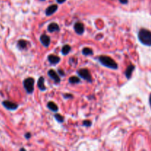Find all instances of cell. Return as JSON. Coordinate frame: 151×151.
<instances>
[{
    "label": "cell",
    "mask_w": 151,
    "mask_h": 151,
    "mask_svg": "<svg viewBox=\"0 0 151 151\" xmlns=\"http://www.w3.org/2000/svg\"><path fill=\"white\" fill-rule=\"evenodd\" d=\"M138 38L142 44L149 47L151 46V31L142 28L139 31Z\"/></svg>",
    "instance_id": "6da1fadb"
},
{
    "label": "cell",
    "mask_w": 151,
    "mask_h": 151,
    "mask_svg": "<svg viewBox=\"0 0 151 151\" xmlns=\"http://www.w3.org/2000/svg\"><path fill=\"white\" fill-rule=\"evenodd\" d=\"M98 60L100 63H101L103 66H106V67L109 68V69H118V65L114 60L111 58V57L107 55H100L98 58Z\"/></svg>",
    "instance_id": "7a4b0ae2"
},
{
    "label": "cell",
    "mask_w": 151,
    "mask_h": 151,
    "mask_svg": "<svg viewBox=\"0 0 151 151\" xmlns=\"http://www.w3.org/2000/svg\"><path fill=\"white\" fill-rule=\"evenodd\" d=\"M34 83H35V80L32 78H28L24 79L23 82L24 88L26 90L27 94H32L34 91Z\"/></svg>",
    "instance_id": "3957f363"
},
{
    "label": "cell",
    "mask_w": 151,
    "mask_h": 151,
    "mask_svg": "<svg viewBox=\"0 0 151 151\" xmlns=\"http://www.w3.org/2000/svg\"><path fill=\"white\" fill-rule=\"evenodd\" d=\"M78 75L81 77V78L84 79L85 81H88V82L91 83L92 81V78H91V74H90L89 71L86 68H83V69H80L77 72Z\"/></svg>",
    "instance_id": "277c9868"
},
{
    "label": "cell",
    "mask_w": 151,
    "mask_h": 151,
    "mask_svg": "<svg viewBox=\"0 0 151 151\" xmlns=\"http://www.w3.org/2000/svg\"><path fill=\"white\" fill-rule=\"evenodd\" d=\"M2 105L6 109L10 111H15L19 107V105L17 103H13L11 101H9V100H4V101H3Z\"/></svg>",
    "instance_id": "5b68a950"
},
{
    "label": "cell",
    "mask_w": 151,
    "mask_h": 151,
    "mask_svg": "<svg viewBox=\"0 0 151 151\" xmlns=\"http://www.w3.org/2000/svg\"><path fill=\"white\" fill-rule=\"evenodd\" d=\"M48 75L51 79H52L53 81H55V83H59L60 82V79L59 78V75L57 72H55L53 69H50V71L48 72Z\"/></svg>",
    "instance_id": "8992f818"
},
{
    "label": "cell",
    "mask_w": 151,
    "mask_h": 151,
    "mask_svg": "<svg viewBox=\"0 0 151 151\" xmlns=\"http://www.w3.org/2000/svg\"><path fill=\"white\" fill-rule=\"evenodd\" d=\"M40 41L42 43L43 45L46 47H48L50 46V42H51V39H50V37L48 36L46 34H43L40 37Z\"/></svg>",
    "instance_id": "52a82bcc"
},
{
    "label": "cell",
    "mask_w": 151,
    "mask_h": 151,
    "mask_svg": "<svg viewBox=\"0 0 151 151\" xmlns=\"http://www.w3.org/2000/svg\"><path fill=\"white\" fill-rule=\"evenodd\" d=\"M74 29H75V31L76 32L77 34L82 35L84 32V25L81 22H78L74 26Z\"/></svg>",
    "instance_id": "ba28073f"
},
{
    "label": "cell",
    "mask_w": 151,
    "mask_h": 151,
    "mask_svg": "<svg viewBox=\"0 0 151 151\" xmlns=\"http://www.w3.org/2000/svg\"><path fill=\"white\" fill-rule=\"evenodd\" d=\"M58 10V5L57 4H52V5H50V7H48L46 10V15L47 16H50L51 15H52L53 13H55Z\"/></svg>",
    "instance_id": "9c48e42d"
},
{
    "label": "cell",
    "mask_w": 151,
    "mask_h": 151,
    "mask_svg": "<svg viewBox=\"0 0 151 151\" xmlns=\"http://www.w3.org/2000/svg\"><path fill=\"white\" fill-rule=\"evenodd\" d=\"M48 60L50 61V63H51V64L55 65L60 62V57L55 55H50L48 56Z\"/></svg>",
    "instance_id": "30bf717a"
},
{
    "label": "cell",
    "mask_w": 151,
    "mask_h": 151,
    "mask_svg": "<svg viewBox=\"0 0 151 151\" xmlns=\"http://www.w3.org/2000/svg\"><path fill=\"white\" fill-rule=\"evenodd\" d=\"M135 69V66L134 65H129V66H128V68H127L126 71H125V76H126L127 79H130L131 77V75H132V73L133 72H134V70Z\"/></svg>",
    "instance_id": "8fae6325"
},
{
    "label": "cell",
    "mask_w": 151,
    "mask_h": 151,
    "mask_svg": "<svg viewBox=\"0 0 151 151\" xmlns=\"http://www.w3.org/2000/svg\"><path fill=\"white\" fill-rule=\"evenodd\" d=\"M47 29L50 32H54L56 31H59L60 28H59V25L56 23H51L47 27Z\"/></svg>",
    "instance_id": "7c38bea8"
},
{
    "label": "cell",
    "mask_w": 151,
    "mask_h": 151,
    "mask_svg": "<svg viewBox=\"0 0 151 151\" xmlns=\"http://www.w3.org/2000/svg\"><path fill=\"white\" fill-rule=\"evenodd\" d=\"M38 87L41 91H46L47 88L44 86V78L43 77H40L38 81Z\"/></svg>",
    "instance_id": "4fadbf2b"
},
{
    "label": "cell",
    "mask_w": 151,
    "mask_h": 151,
    "mask_svg": "<svg viewBox=\"0 0 151 151\" xmlns=\"http://www.w3.org/2000/svg\"><path fill=\"white\" fill-rule=\"evenodd\" d=\"M27 45L28 42L27 41H25V40H19L17 43L18 47L19 49H21V50H24V49H26L27 47Z\"/></svg>",
    "instance_id": "5bb4252c"
},
{
    "label": "cell",
    "mask_w": 151,
    "mask_h": 151,
    "mask_svg": "<svg viewBox=\"0 0 151 151\" xmlns=\"http://www.w3.org/2000/svg\"><path fill=\"white\" fill-rule=\"evenodd\" d=\"M47 108H48L50 110H51L52 111L57 112L58 111V107L57 105L55 103H53V102H49V103H47Z\"/></svg>",
    "instance_id": "9a60e30c"
},
{
    "label": "cell",
    "mask_w": 151,
    "mask_h": 151,
    "mask_svg": "<svg viewBox=\"0 0 151 151\" xmlns=\"http://www.w3.org/2000/svg\"><path fill=\"white\" fill-rule=\"evenodd\" d=\"M82 53L83 55H93V53H94V52H93V50H91V48H88V47H86V48H83L82 50Z\"/></svg>",
    "instance_id": "2e32d148"
},
{
    "label": "cell",
    "mask_w": 151,
    "mask_h": 151,
    "mask_svg": "<svg viewBox=\"0 0 151 151\" xmlns=\"http://www.w3.org/2000/svg\"><path fill=\"white\" fill-rule=\"evenodd\" d=\"M61 51L62 54L64 55H66L69 54V52L71 51V47L69 45H68V44H66V45H64L62 47Z\"/></svg>",
    "instance_id": "e0dca14e"
},
{
    "label": "cell",
    "mask_w": 151,
    "mask_h": 151,
    "mask_svg": "<svg viewBox=\"0 0 151 151\" xmlns=\"http://www.w3.org/2000/svg\"><path fill=\"white\" fill-rule=\"evenodd\" d=\"M69 82L70 83L75 84V83H79L81 82V81H80V79L78 78V77L72 76L69 78Z\"/></svg>",
    "instance_id": "ac0fdd59"
},
{
    "label": "cell",
    "mask_w": 151,
    "mask_h": 151,
    "mask_svg": "<svg viewBox=\"0 0 151 151\" xmlns=\"http://www.w3.org/2000/svg\"><path fill=\"white\" fill-rule=\"evenodd\" d=\"M54 116L56 120L58 122H60V123H62V122H63V121H64V117H63V116H61L60 114H55L54 115Z\"/></svg>",
    "instance_id": "d6986e66"
},
{
    "label": "cell",
    "mask_w": 151,
    "mask_h": 151,
    "mask_svg": "<svg viewBox=\"0 0 151 151\" xmlns=\"http://www.w3.org/2000/svg\"><path fill=\"white\" fill-rule=\"evenodd\" d=\"M83 125L88 128V127H90L91 125V122L90 120H84L83 122Z\"/></svg>",
    "instance_id": "ffe728a7"
},
{
    "label": "cell",
    "mask_w": 151,
    "mask_h": 151,
    "mask_svg": "<svg viewBox=\"0 0 151 151\" xmlns=\"http://www.w3.org/2000/svg\"><path fill=\"white\" fill-rule=\"evenodd\" d=\"M63 96L65 99L73 98V95H72V94H64Z\"/></svg>",
    "instance_id": "44dd1931"
},
{
    "label": "cell",
    "mask_w": 151,
    "mask_h": 151,
    "mask_svg": "<svg viewBox=\"0 0 151 151\" xmlns=\"http://www.w3.org/2000/svg\"><path fill=\"white\" fill-rule=\"evenodd\" d=\"M58 75H60V76H64L65 75V72L62 69H58Z\"/></svg>",
    "instance_id": "7402d4cb"
},
{
    "label": "cell",
    "mask_w": 151,
    "mask_h": 151,
    "mask_svg": "<svg viewBox=\"0 0 151 151\" xmlns=\"http://www.w3.org/2000/svg\"><path fill=\"white\" fill-rule=\"evenodd\" d=\"M25 138L27 139H30V137H31V134H30V133H27L26 134H25Z\"/></svg>",
    "instance_id": "603a6c76"
},
{
    "label": "cell",
    "mask_w": 151,
    "mask_h": 151,
    "mask_svg": "<svg viewBox=\"0 0 151 151\" xmlns=\"http://www.w3.org/2000/svg\"><path fill=\"white\" fill-rule=\"evenodd\" d=\"M119 1H120V3H122V4H127V3L128 2V0H119Z\"/></svg>",
    "instance_id": "cb8c5ba5"
},
{
    "label": "cell",
    "mask_w": 151,
    "mask_h": 151,
    "mask_svg": "<svg viewBox=\"0 0 151 151\" xmlns=\"http://www.w3.org/2000/svg\"><path fill=\"white\" fill-rule=\"evenodd\" d=\"M65 1H66V0H57V2L58 3V4H62V3L64 2Z\"/></svg>",
    "instance_id": "d4e9b609"
},
{
    "label": "cell",
    "mask_w": 151,
    "mask_h": 151,
    "mask_svg": "<svg viewBox=\"0 0 151 151\" xmlns=\"http://www.w3.org/2000/svg\"><path fill=\"white\" fill-rule=\"evenodd\" d=\"M149 103H150V106L151 107V94H150V97H149Z\"/></svg>",
    "instance_id": "484cf974"
},
{
    "label": "cell",
    "mask_w": 151,
    "mask_h": 151,
    "mask_svg": "<svg viewBox=\"0 0 151 151\" xmlns=\"http://www.w3.org/2000/svg\"><path fill=\"white\" fill-rule=\"evenodd\" d=\"M20 150H25L24 148H21V149H20Z\"/></svg>",
    "instance_id": "4316f807"
},
{
    "label": "cell",
    "mask_w": 151,
    "mask_h": 151,
    "mask_svg": "<svg viewBox=\"0 0 151 151\" xmlns=\"http://www.w3.org/2000/svg\"><path fill=\"white\" fill-rule=\"evenodd\" d=\"M41 1H45V0H41Z\"/></svg>",
    "instance_id": "83f0119b"
}]
</instances>
